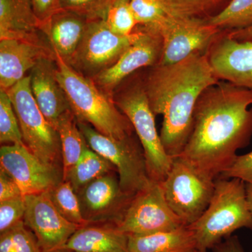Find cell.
<instances>
[{
  "label": "cell",
  "mask_w": 252,
  "mask_h": 252,
  "mask_svg": "<svg viewBox=\"0 0 252 252\" xmlns=\"http://www.w3.org/2000/svg\"><path fill=\"white\" fill-rule=\"evenodd\" d=\"M56 57L46 56L38 61L30 73V85L33 97L46 120L56 130L58 124L67 113L70 104L56 77Z\"/></svg>",
  "instance_id": "e0dca14e"
},
{
  "label": "cell",
  "mask_w": 252,
  "mask_h": 252,
  "mask_svg": "<svg viewBox=\"0 0 252 252\" xmlns=\"http://www.w3.org/2000/svg\"><path fill=\"white\" fill-rule=\"evenodd\" d=\"M77 124L89 147L115 167L124 193L134 196L151 185L143 148L134 133L117 140L103 135L87 123L77 121Z\"/></svg>",
  "instance_id": "8992f818"
},
{
  "label": "cell",
  "mask_w": 252,
  "mask_h": 252,
  "mask_svg": "<svg viewBox=\"0 0 252 252\" xmlns=\"http://www.w3.org/2000/svg\"><path fill=\"white\" fill-rule=\"evenodd\" d=\"M154 115L163 122L160 140L170 157H180L193 126L195 104L209 86L218 82L207 54H193L180 62L146 68L140 73Z\"/></svg>",
  "instance_id": "7a4b0ae2"
},
{
  "label": "cell",
  "mask_w": 252,
  "mask_h": 252,
  "mask_svg": "<svg viewBox=\"0 0 252 252\" xmlns=\"http://www.w3.org/2000/svg\"><path fill=\"white\" fill-rule=\"evenodd\" d=\"M138 26L152 28L166 16L160 0H128Z\"/></svg>",
  "instance_id": "4dcf8cb0"
},
{
  "label": "cell",
  "mask_w": 252,
  "mask_h": 252,
  "mask_svg": "<svg viewBox=\"0 0 252 252\" xmlns=\"http://www.w3.org/2000/svg\"><path fill=\"white\" fill-rule=\"evenodd\" d=\"M207 56L219 80L252 91V41L235 40L223 31L209 48Z\"/></svg>",
  "instance_id": "9a60e30c"
},
{
  "label": "cell",
  "mask_w": 252,
  "mask_h": 252,
  "mask_svg": "<svg viewBox=\"0 0 252 252\" xmlns=\"http://www.w3.org/2000/svg\"><path fill=\"white\" fill-rule=\"evenodd\" d=\"M56 130L61 140L64 177L77 163L89 145L78 126L77 118L73 112L67 113L60 120Z\"/></svg>",
  "instance_id": "603a6c76"
},
{
  "label": "cell",
  "mask_w": 252,
  "mask_h": 252,
  "mask_svg": "<svg viewBox=\"0 0 252 252\" xmlns=\"http://www.w3.org/2000/svg\"><path fill=\"white\" fill-rule=\"evenodd\" d=\"M0 142L25 145L14 106L6 91L0 90Z\"/></svg>",
  "instance_id": "83f0119b"
},
{
  "label": "cell",
  "mask_w": 252,
  "mask_h": 252,
  "mask_svg": "<svg viewBox=\"0 0 252 252\" xmlns=\"http://www.w3.org/2000/svg\"><path fill=\"white\" fill-rule=\"evenodd\" d=\"M139 36L112 67L92 79L104 94L113 97L123 81L140 69L160 63L162 54V39L155 30L138 26Z\"/></svg>",
  "instance_id": "4fadbf2b"
},
{
  "label": "cell",
  "mask_w": 252,
  "mask_h": 252,
  "mask_svg": "<svg viewBox=\"0 0 252 252\" xmlns=\"http://www.w3.org/2000/svg\"><path fill=\"white\" fill-rule=\"evenodd\" d=\"M67 252V251H61V252Z\"/></svg>",
  "instance_id": "ab89813d"
},
{
  "label": "cell",
  "mask_w": 252,
  "mask_h": 252,
  "mask_svg": "<svg viewBox=\"0 0 252 252\" xmlns=\"http://www.w3.org/2000/svg\"><path fill=\"white\" fill-rule=\"evenodd\" d=\"M115 167L90 147L84 151L79 160L63 177L78 193L86 185L99 177L114 172Z\"/></svg>",
  "instance_id": "cb8c5ba5"
},
{
  "label": "cell",
  "mask_w": 252,
  "mask_h": 252,
  "mask_svg": "<svg viewBox=\"0 0 252 252\" xmlns=\"http://www.w3.org/2000/svg\"><path fill=\"white\" fill-rule=\"evenodd\" d=\"M206 21L221 31L252 27V0H232L220 14Z\"/></svg>",
  "instance_id": "484cf974"
},
{
  "label": "cell",
  "mask_w": 252,
  "mask_h": 252,
  "mask_svg": "<svg viewBox=\"0 0 252 252\" xmlns=\"http://www.w3.org/2000/svg\"><path fill=\"white\" fill-rule=\"evenodd\" d=\"M49 193L56 210L64 219L81 227L89 224L81 213L77 193L69 182L63 180Z\"/></svg>",
  "instance_id": "4316f807"
},
{
  "label": "cell",
  "mask_w": 252,
  "mask_h": 252,
  "mask_svg": "<svg viewBox=\"0 0 252 252\" xmlns=\"http://www.w3.org/2000/svg\"><path fill=\"white\" fill-rule=\"evenodd\" d=\"M146 28V27H145ZM152 29L162 39L160 64L180 62L193 54H207L221 30L208 24L205 20L167 14Z\"/></svg>",
  "instance_id": "8fae6325"
},
{
  "label": "cell",
  "mask_w": 252,
  "mask_h": 252,
  "mask_svg": "<svg viewBox=\"0 0 252 252\" xmlns=\"http://www.w3.org/2000/svg\"><path fill=\"white\" fill-rule=\"evenodd\" d=\"M139 34L136 28L131 35H119L104 20L89 21L82 40L68 64L79 74L94 79L114 65Z\"/></svg>",
  "instance_id": "9c48e42d"
},
{
  "label": "cell",
  "mask_w": 252,
  "mask_h": 252,
  "mask_svg": "<svg viewBox=\"0 0 252 252\" xmlns=\"http://www.w3.org/2000/svg\"><path fill=\"white\" fill-rule=\"evenodd\" d=\"M129 252H200L188 225L154 234L128 236Z\"/></svg>",
  "instance_id": "7402d4cb"
},
{
  "label": "cell",
  "mask_w": 252,
  "mask_h": 252,
  "mask_svg": "<svg viewBox=\"0 0 252 252\" xmlns=\"http://www.w3.org/2000/svg\"><path fill=\"white\" fill-rule=\"evenodd\" d=\"M63 251L129 252L128 236L113 226H81L68 240Z\"/></svg>",
  "instance_id": "44dd1931"
},
{
  "label": "cell",
  "mask_w": 252,
  "mask_h": 252,
  "mask_svg": "<svg viewBox=\"0 0 252 252\" xmlns=\"http://www.w3.org/2000/svg\"><path fill=\"white\" fill-rule=\"evenodd\" d=\"M137 72L123 81L117 88L119 90L113 94V99L133 126L143 148L151 180L160 182L170 171L173 158L166 153L162 145L155 115L149 105L140 73Z\"/></svg>",
  "instance_id": "5b68a950"
},
{
  "label": "cell",
  "mask_w": 252,
  "mask_h": 252,
  "mask_svg": "<svg viewBox=\"0 0 252 252\" xmlns=\"http://www.w3.org/2000/svg\"><path fill=\"white\" fill-rule=\"evenodd\" d=\"M77 193L83 217L89 224L109 218L116 223L133 198L123 191L112 172L93 181Z\"/></svg>",
  "instance_id": "2e32d148"
},
{
  "label": "cell",
  "mask_w": 252,
  "mask_h": 252,
  "mask_svg": "<svg viewBox=\"0 0 252 252\" xmlns=\"http://www.w3.org/2000/svg\"><path fill=\"white\" fill-rule=\"evenodd\" d=\"M6 91L17 116L25 145L44 163L63 168L59 132L38 107L32 94L29 75Z\"/></svg>",
  "instance_id": "ba28073f"
},
{
  "label": "cell",
  "mask_w": 252,
  "mask_h": 252,
  "mask_svg": "<svg viewBox=\"0 0 252 252\" xmlns=\"http://www.w3.org/2000/svg\"><path fill=\"white\" fill-rule=\"evenodd\" d=\"M200 252L212 250L240 228L252 230V214L247 198L246 183L237 178H217L210 205L189 225Z\"/></svg>",
  "instance_id": "277c9868"
},
{
  "label": "cell",
  "mask_w": 252,
  "mask_h": 252,
  "mask_svg": "<svg viewBox=\"0 0 252 252\" xmlns=\"http://www.w3.org/2000/svg\"><path fill=\"white\" fill-rule=\"evenodd\" d=\"M9 229L14 242V252H42L35 235L23 220Z\"/></svg>",
  "instance_id": "d6a6232c"
},
{
  "label": "cell",
  "mask_w": 252,
  "mask_h": 252,
  "mask_svg": "<svg viewBox=\"0 0 252 252\" xmlns=\"http://www.w3.org/2000/svg\"><path fill=\"white\" fill-rule=\"evenodd\" d=\"M0 166L12 177L23 195L49 191L63 181L62 167L41 161L26 145H3Z\"/></svg>",
  "instance_id": "7c38bea8"
},
{
  "label": "cell",
  "mask_w": 252,
  "mask_h": 252,
  "mask_svg": "<svg viewBox=\"0 0 252 252\" xmlns=\"http://www.w3.org/2000/svg\"><path fill=\"white\" fill-rule=\"evenodd\" d=\"M32 1L41 26L61 9L60 0H32Z\"/></svg>",
  "instance_id": "e575fe53"
},
{
  "label": "cell",
  "mask_w": 252,
  "mask_h": 252,
  "mask_svg": "<svg viewBox=\"0 0 252 252\" xmlns=\"http://www.w3.org/2000/svg\"><path fill=\"white\" fill-rule=\"evenodd\" d=\"M231 39L238 41H252V27L237 31H227Z\"/></svg>",
  "instance_id": "74e56055"
},
{
  "label": "cell",
  "mask_w": 252,
  "mask_h": 252,
  "mask_svg": "<svg viewBox=\"0 0 252 252\" xmlns=\"http://www.w3.org/2000/svg\"><path fill=\"white\" fill-rule=\"evenodd\" d=\"M26 210L25 195L0 202V233L23 220Z\"/></svg>",
  "instance_id": "1f68e13d"
},
{
  "label": "cell",
  "mask_w": 252,
  "mask_h": 252,
  "mask_svg": "<svg viewBox=\"0 0 252 252\" xmlns=\"http://www.w3.org/2000/svg\"></svg>",
  "instance_id": "60d3db41"
},
{
  "label": "cell",
  "mask_w": 252,
  "mask_h": 252,
  "mask_svg": "<svg viewBox=\"0 0 252 252\" xmlns=\"http://www.w3.org/2000/svg\"><path fill=\"white\" fill-rule=\"evenodd\" d=\"M114 225L127 236L170 231L187 225L167 203L161 183L155 181L134 195Z\"/></svg>",
  "instance_id": "30bf717a"
},
{
  "label": "cell",
  "mask_w": 252,
  "mask_h": 252,
  "mask_svg": "<svg viewBox=\"0 0 252 252\" xmlns=\"http://www.w3.org/2000/svg\"><path fill=\"white\" fill-rule=\"evenodd\" d=\"M23 221L34 233L42 252H61L81 226L71 223L56 210L49 191L25 195Z\"/></svg>",
  "instance_id": "5bb4252c"
},
{
  "label": "cell",
  "mask_w": 252,
  "mask_h": 252,
  "mask_svg": "<svg viewBox=\"0 0 252 252\" xmlns=\"http://www.w3.org/2000/svg\"><path fill=\"white\" fill-rule=\"evenodd\" d=\"M117 0H60L61 9L72 11L89 21L104 20Z\"/></svg>",
  "instance_id": "f546056e"
},
{
  "label": "cell",
  "mask_w": 252,
  "mask_h": 252,
  "mask_svg": "<svg viewBox=\"0 0 252 252\" xmlns=\"http://www.w3.org/2000/svg\"><path fill=\"white\" fill-rule=\"evenodd\" d=\"M252 137V91L220 80L202 93L180 157L217 180Z\"/></svg>",
  "instance_id": "6da1fadb"
},
{
  "label": "cell",
  "mask_w": 252,
  "mask_h": 252,
  "mask_svg": "<svg viewBox=\"0 0 252 252\" xmlns=\"http://www.w3.org/2000/svg\"><path fill=\"white\" fill-rule=\"evenodd\" d=\"M246 192L249 207L252 214V183H246Z\"/></svg>",
  "instance_id": "f35d334b"
},
{
  "label": "cell",
  "mask_w": 252,
  "mask_h": 252,
  "mask_svg": "<svg viewBox=\"0 0 252 252\" xmlns=\"http://www.w3.org/2000/svg\"><path fill=\"white\" fill-rule=\"evenodd\" d=\"M56 57V77L79 122L87 123L96 130L122 140L134 133L133 126L114 103L90 78L79 74L61 57Z\"/></svg>",
  "instance_id": "3957f363"
},
{
  "label": "cell",
  "mask_w": 252,
  "mask_h": 252,
  "mask_svg": "<svg viewBox=\"0 0 252 252\" xmlns=\"http://www.w3.org/2000/svg\"><path fill=\"white\" fill-rule=\"evenodd\" d=\"M23 195L21 189L11 176L0 168V202Z\"/></svg>",
  "instance_id": "d590c367"
},
{
  "label": "cell",
  "mask_w": 252,
  "mask_h": 252,
  "mask_svg": "<svg viewBox=\"0 0 252 252\" xmlns=\"http://www.w3.org/2000/svg\"><path fill=\"white\" fill-rule=\"evenodd\" d=\"M89 20L80 15L61 9L41 26L48 45L69 64L82 40Z\"/></svg>",
  "instance_id": "d6986e66"
},
{
  "label": "cell",
  "mask_w": 252,
  "mask_h": 252,
  "mask_svg": "<svg viewBox=\"0 0 252 252\" xmlns=\"http://www.w3.org/2000/svg\"><path fill=\"white\" fill-rule=\"evenodd\" d=\"M46 56H55L47 46L21 39H0L1 89L9 90L23 80L26 73Z\"/></svg>",
  "instance_id": "ac0fdd59"
},
{
  "label": "cell",
  "mask_w": 252,
  "mask_h": 252,
  "mask_svg": "<svg viewBox=\"0 0 252 252\" xmlns=\"http://www.w3.org/2000/svg\"><path fill=\"white\" fill-rule=\"evenodd\" d=\"M214 252H245L238 237L231 235L213 249Z\"/></svg>",
  "instance_id": "8d00e7d4"
},
{
  "label": "cell",
  "mask_w": 252,
  "mask_h": 252,
  "mask_svg": "<svg viewBox=\"0 0 252 252\" xmlns=\"http://www.w3.org/2000/svg\"><path fill=\"white\" fill-rule=\"evenodd\" d=\"M215 179L181 157L173 158L171 168L160 182L165 198L186 225L198 220L210 205Z\"/></svg>",
  "instance_id": "52a82bcc"
},
{
  "label": "cell",
  "mask_w": 252,
  "mask_h": 252,
  "mask_svg": "<svg viewBox=\"0 0 252 252\" xmlns=\"http://www.w3.org/2000/svg\"><path fill=\"white\" fill-rule=\"evenodd\" d=\"M104 22L119 35H131L138 26L128 0H117L107 11Z\"/></svg>",
  "instance_id": "f1b7e54d"
},
{
  "label": "cell",
  "mask_w": 252,
  "mask_h": 252,
  "mask_svg": "<svg viewBox=\"0 0 252 252\" xmlns=\"http://www.w3.org/2000/svg\"><path fill=\"white\" fill-rule=\"evenodd\" d=\"M167 14L210 19L220 14L232 0H160Z\"/></svg>",
  "instance_id": "d4e9b609"
},
{
  "label": "cell",
  "mask_w": 252,
  "mask_h": 252,
  "mask_svg": "<svg viewBox=\"0 0 252 252\" xmlns=\"http://www.w3.org/2000/svg\"><path fill=\"white\" fill-rule=\"evenodd\" d=\"M41 35L32 0H0V39H21L50 49Z\"/></svg>",
  "instance_id": "ffe728a7"
},
{
  "label": "cell",
  "mask_w": 252,
  "mask_h": 252,
  "mask_svg": "<svg viewBox=\"0 0 252 252\" xmlns=\"http://www.w3.org/2000/svg\"><path fill=\"white\" fill-rule=\"evenodd\" d=\"M218 178H237L245 183H252V152L238 156L231 166Z\"/></svg>",
  "instance_id": "836d02e7"
}]
</instances>
